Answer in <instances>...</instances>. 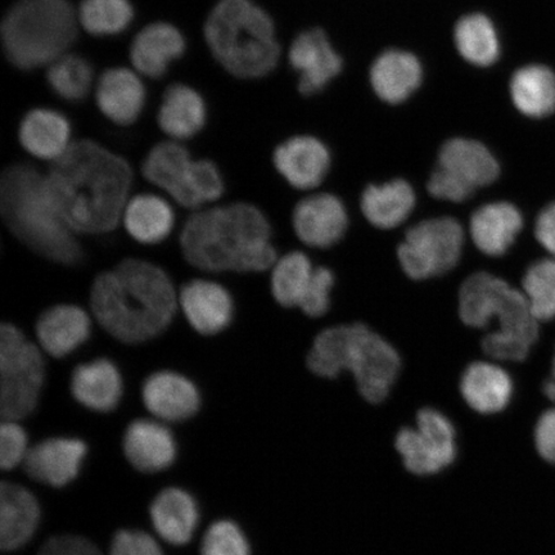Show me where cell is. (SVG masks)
<instances>
[{
  "mask_svg": "<svg viewBox=\"0 0 555 555\" xmlns=\"http://www.w3.org/2000/svg\"><path fill=\"white\" fill-rule=\"evenodd\" d=\"M87 454V443L78 437H48L34 443L23 466L31 480L64 488L78 477Z\"/></svg>",
  "mask_w": 555,
  "mask_h": 555,
  "instance_id": "16",
  "label": "cell"
},
{
  "mask_svg": "<svg viewBox=\"0 0 555 555\" xmlns=\"http://www.w3.org/2000/svg\"><path fill=\"white\" fill-rule=\"evenodd\" d=\"M466 234L450 217L421 221L405 233L398 247L402 272L411 280L426 281L453 270L462 259Z\"/></svg>",
  "mask_w": 555,
  "mask_h": 555,
  "instance_id": "12",
  "label": "cell"
},
{
  "mask_svg": "<svg viewBox=\"0 0 555 555\" xmlns=\"http://www.w3.org/2000/svg\"><path fill=\"white\" fill-rule=\"evenodd\" d=\"M143 176L190 210H201L224 193V180L218 166L208 159H192L190 151L176 141L155 145L145 157Z\"/></svg>",
  "mask_w": 555,
  "mask_h": 555,
  "instance_id": "10",
  "label": "cell"
},
{
  "mask_svg": "<svg viewBox=\"0 0 555 555\" xmlns=\"http://www.w3.org/2000/svg\"><path fill=\"white\" fill-rule=\"evenodd\" d=\"M29 436L16 421H2L0 425V467L12 470L24 464L30 450Z\"/></svg>",
  "mask_w": 555,
  "mask_h": 555,
  "instance_id": "41",
  "label": "cell"
},
{
  "mask_svg": "<svg viewBox=\"0 0 555 555\" xmlns=\"http://www.w3.org/2000/svg\"><path fill=\"white\" fill-rule=\"evenodd\" d=\"M92 317L75 304L48 308L35 323V337L41 351L53 359H65L92 336Z\"/></svg>",
  "mask_w": 555,
  "mask_h": 555,
  "instance_id": "19",
  "label": "cell"
},
{
  "mask_svg": "<svg viewBox=\"0 0 555 555\" xmlns=\"http://www.w3.org/2000/svg\"><path fill=\"white\" fill-rule=\"evenodd\" d=\"M78 11L67 0H20L5 13L7 59L20 69L51 66L78 38Z\"/></svg>",
  "mask_w": 555,
  "mask_h": 555,
  "instance_id": "8",
  "label": "cell"
},
{
  "mask_svg": "<svg viewBox=\"0 0 555 555\" xmlns=\"http://www.w3.org/2000/svg\"><path fill=\"white\" fill-rule=\"evenodd\" d=\"M522 287L537 321H552L555 318V260L533 262L526 270Z\"/></svg>",
  "mask_w": 555,
  "mask_h": 555,
  "instance_id": "39",
  "label": "cell"
},
{
  "mask_svg": "<svg viewBox=\"0 0 555 555\" xmlns=\"http://www.w3.org/2000/svg\"><path fill=\"white\" fill-rule=\"evenodd\" d=\"M333 287H335V274L332 270L324 267L315 268L308 294L298 309L310 318L323 317L330 310Z\"/></svg>",
  "mask_w": 555,
  "mask_h": 555,
  "instance_id": "42",
  "label": "cell"
},
{
  "mask_svg": "<svg viewBox=\"0 0 555 555\" xmlns=\"http://www.w3.org/2000/svg\"><path fill=\"white\" fill-rule=\"evenodd\" d=\"M37 555H103L92 541L78 535H57L44 541Z\"/></svg>",
  "mask_w": 555,
  "mask_h": 555,
  "instance_id": "44",
  "label": "cell"
},
{
  "mask_svg": "<svg viewBox=\"0 0 555 555\" xmlns=\"http://www.w3.org/2000/svg\"><path fill=\"white\" fill-rule=\"evenodd\" d=\"M535 237L546 251L555 255V201L538 215Z\"/></svg>",
  "mask_w": 555,
  "mask_h": 555,
  "instance_id": "46",
  "label": "cell"
},
{
  "mask_svg": "<svg viewBox=\"0 0 555 555\" xmlns=\"http://www.w3.org/2000/svg\"><path fill=\"white\" fill-rule=\"evenodd\" d=\"M93 67L79 54L66 53L48 66V82L54 93L69 102L85 100L93 86Z\"/></svg>",
  "mask_w": 555,
  "mask_h": 555,
  "instance_id": "38",
  "label": "cell"
},
{
  "mask_svg": "<svg viewBox=\"0 0 555 555\" xmlns=\"http://www.w3.org/2000/svg\"><path fill=\"white\" fill-rule=\"evenodd\" d=\"M535 446L544 461L555 464V409L540 416L535 428Z\"/></svg>",
  "mask_w": 555,
  "mask_h": 555,
  "instance_id": "45",
  "label": "cell"
},
{
  "mask_svg": "<svg viewBox=\"0 0 555 555\" xmlns=\"http://www.w3.org/2000/svg\"><path fill=\"white\" fill-rule=\"evenodd\" d=\"M179 310L201 337H218L234 319L233 296L217 281L196 278L179 289Z\"/></svg>",
  "mask_w": 555,
  "mask_h": 555,
  "instance_id": "15",
  "label": "cell"
},
{
  "mask_svg": "<svg viewBox=\"0 0 555 555\" xmlns=\"http://www.w3.org/2000/svg\"><path fill=\"white\" fill-rule=\"evenodd\" d=\"M522 229V212L504 201L477 208L469 220L472 241L490 258H501L508 253Z\"/></svg>",
  "mask_w": 555,
  "mask_h": 555,
  "instance_id": "23",
  "label": "cell"
},
{
  "mask_svg": "<svg viewBox=\"0 0 555 555\" xmlns=\"http://www.w3.org/2000/svg\"><path fill=\"white\" fill-rule=\"evenodd\" d=\"M315 268L307 255L293 251L278 259L270 274V289L278 305L300 308L314 276Z\"/></svg>",
  "mask_w": 555,
  "mask_h": 555,
  "instance_id": "36",
  "label": "cell"
},
{
  "mask_svg": "<svg viewBox=\"0 0 555 555\" xmlns=\"http://www.w3.org/2000/svg\"><path fill=\"white\" fill-rule=\"evenodd\" d=\"M395 447L412 474H439L455 461V428L446 414L434 408H425L416 414L415 428L400 429Z\"/></svg>",
  "mask_w": 555,
  "mask_h": 555,
  "instance_id": "13",
  "label": "cell"
},
{
  "mask_svg": "<svg viewBox=\"0 0 555 555\" xmlns=\"http://www.w3.org/2000/svg\"><path fill=\"white\" fill-rule=\"evenodd\" d=\"M124 377L113 360L96 358L74 367L69 392L89 412L113 413L124 397Z\"/></svg>",
  "mask_w": 555,
  "mask_h": 555,
  "instance_id": "21",
  "label": "cell"
},
{
  "mask_svg": "<svg viewBox=\"0 0 555 555\" xmlns=\"http://www.w3.org/2000/svg\"><path fill=\"white\" fill-rule=\"evenodd\" d=\"M206 117L203 96L189 86L173 85L164 94L157 119L164 133L178 142L197 135Z\"/></svg>",
  "mask_w": 555,
  "mask_h": 555,
  "instance_id": "34",
  "label": "cell"
},
{
  "mask_svg": "<svg viewBox=\"0 0 555 555\" xmlns=\"http://www.w3.org/2000/svg\"><path fill=\"white\" fill-rule=\"evenodd\" d=\"M454 44L461 57L476 67H490L501 57L498 30L483 13H469L457 20Z\"/></svg>",
  "mask_w": 555,
  "mask_h": 555,
  "instance_id": "35",
  "label": "cell"
},
{
  "mask_svg": "<svg viewBox=\"0 0 555 555\" xmlns=\"http://www.w3.org/2000/svg\"><path fill=\"white\" fill-rule=\"evenodd\" d=\"M185 52V40L176 26L155 23L145 26L130 47L131 64L141 75L163 78L173 61Z\"/></svg>",
  "mask_w": 555,
  "mask_h": 555,
  "instance_id": "27",
  "label": "cell"
},
{
  "mask_svg": "<svg viewBox=\"0 0 555 555\" xmlns=\"http://www.w3.org/2000/svg\"><path fill=\"white\" fill-rule=\"evenodd\" d=\"M121 221L131 238L154 246L169 237L176 225V214L165 198L143 193L128 201Z\"/></svg>",
  "mask_w": 555,
  "mask_h": 555,
  "instance_id": "32",
  "label": "cell"
},
{
  "mask_svg": "<svg viewBox=\"0 0 555 555\" xmlns=\"http://www.w3.org/2000/svg\"><path fill=\"white\" fill-rule=\"evenodd\" d=\"M47 190L61 218L78 235H102L121 223L133 171L127 159L94 141L73 142L52 163Z\"/></svg>",
  "mask_w": 555,
  "mask_h": 555,
  "instance_id": "1",
  "label": "cell"
},
{
  "mask_svg": "<svg viewBox=\"0 0 555 555\" xmlns=\"http://www.w3.org/2000/svg\"><path fill=\"white\" fill-rule=\"evenodd\" d=\"M40 505L30 490L15 482L0 485V550L13 552L29 543L40 522Z\"/></svg>",
  "mask_w": 555,
  "mask_h": 555,
  "instance_id": "24",
  "label": "cell"
},
{
  "mask_svg": "<svg viewBox=\"0 0 555 555\" xmlns=\"http://www.w3.org/2000/svg\"><path fill=\"white\" fill-rule=\"evenodd\" d=\"M46 360L37 343L13 322L0 325V418L23 422L37 412L46 386Z\"/></svg>",
  "mask_w": 555,
  "mask_h": 555,
  "instance_id": "9",
  "label": "cell"
},
{
  "mask_svg": "<svg viewBox=\"0 0 555 555\" xmlns=\"http://www.w3.org/2000/svg\"><path fill=\"white\" fill-rule=\"evenodd\" d=\"M0 211L10 232L39 258L67 268L85 260L79 235L55 210L46 176L33 166L12 165L3 172Z\"/></svg>",
  "mask_w": 555,
  "mask_h": 555,
  "instance_id": "4",
  "label": "cell"
},
{
  "mask_svg": "<svg viewBox=\"0 0 555 555\" xmlns=\"http://www.w3.org/2000/svg\"><path fill=\"white\" fill-rule=\"evenodd\" d=\"M278 172L296 190L309 191L321 185L331 168V154L318 138L298 135L278 145L274 152Z\"/></svg>",
  "mask_w": 555,
  "mask_h": 555,
  "instance_id": "22",
  "label": "cell"
},
{
  "mask_svg": "<svg viewBox=\"0 0 555 555\" xmlns=\"http://www.w3.org/2000/svg\"><path fill=\"white\" fill-rule=\"evenodd\" d=\"M416 203L413 186L402 179L366 186L360 199L364 218L373 227L390 231L411 217Z\"/></svg>",
  "mask_w": 555,
  "mask_h": 555,
  "instance_id": "33",
  "label": "cell"
},
{
  "mask_svg": "<svg viewBox=\"0 0 555 555\" xmlns=\"http://www.w3.org/2000/svg\"><path fill=\"white\" fill-rule=\"evenodd\" d=\"M20 142L29 154L46 162H57L72 145V127L57 111H30L20 125Z\"/></svg>",
  "mask_w": 555,
  "mask_h": 555,
  "instance_id": "30",
  "label": "cell"
},
{
  "mask_svg": "<svg viewBox=\"0 0 555 555\" xmlns=\"http://www.w3.org/2000/svg\"><path fill=\"white\" fill-rule=\"evenodd\" d=\"M134 18L129 0H82L78 10L79 25L94 37H109L128 29Z\"/></svg>",
  "mask_w": 555,
  "mask_h": 555,
  "instance_id": "37",
  "label": "cell"
},
{
  "mask_svg": "<svg viewBox=\"0 0 555 555\" xmlns=\"http://www.w3.org/2000/svg\"><path fill=\"white\" fill-rule=\"evenodd\" d=\"M457 311L467 327L486 330L492 321L499 327L482 339V350L499 362H524L539 337V324L524 293L502 278L486 272L463 282Z\"/></svg>",
  "mask_w": 555,
  "mask_h": 555,
  "instance_id": "5",
  "label": "cell"
},
{
  "mask_svg": "<svg viewBox=\"0 0 555 555\" xmlns=\"http://www.w3.org/2000/svg\"><path fill=\"white\" fill-rule=\"evenodd\" d=\"M141 398L145 411L166 425H178L193 418L203 406L199 388L185 374L159 370L144 379Z\"/></svg>",
  "mask_w": 555,
  "mask_h": 555,
  "instance_id": "14",
  "label": "cell"
},
{
  "mask_svg": "<svg viewBox=\"0 0 555 555\" xmlns=\"http://www.w3.org/2000/svg\"><path fill=\"white\" fill-rule=\"evenodd\" d=\"M101 113L117 125L137 121L145 104V88L138 74L129 68H109L101 75L95 89Z\"/></svg>",
  "mask_w": 555,
  "mask_h": 555,
  "instance_id": "26",
  "label": "cell"
},
{
  "mask_svg": "<svg viewBox=\"0 0 555 555\" xmlns=\"http://www.w3.org/2000/svg\"><path fill=\"white\" fill-rule=\"evenodd\" d=\"M205 38L215 60L235 78H262L281 57L273 20L253 0H220L207 17Z\"/></svg>",
  "mask_w": 555,
  "mask_h": 555,
  "instance_id": "7",
  "label": "cell"
},
{
  "mask_svg": "<svg viewBox=\"0 0 555 555\" xmlns=\"http://www.w3.org/2000/svg\"><path fill=\"white\" fill-rule=\"evenodd\" d=\"M544 392L547 398L555 401V357L553 360L552 377L545 382Z\"/></svg>",
  "mask_w": 555,
  "mask_h": 555,
  "instance_id": "47",
  "label": "cell"
},
{
  "mask_svg": "<svg viewBox=\"0 0 555 555\" xmlns=\"http://www.w3.org/2000/svg\"><path fill=\"white\" fill-rule=\"evenodd\" d=\"M289 62L300 74L298 90L307 96L323 92L344 67L341 55L333 48L328 35L319 27L298 35L291 46Z\"/></svg>",
  "mask_w": 555,
  "mask_h": 555,
  "instance_id": "17",
  "label": "cell"
},
{
  "mask_svg": "<svg viewBox=\"0 0 555 555\" xmlns=\"http://www.w3.org/2000/svg\"><path fill=\"white\" fill-rule=\"evenodd\" d=\"M269 220L246 203L201 208L179 234L183 259L199 272L256 274L268 272L278 259Z\"/></svg>",
  "mask_w": 555,
  "mask_h": 555,
  "instance_id": "3",
  "label": "cell"
},
{
  "mask_svg": "<svg viewBox=\"0 0 555 555\" xmlns=\"http://www.w3.org/2000/svg\"><path fill=\"white\" fill-rule=\"evenodd\" d=\"M122 451L131 467L141 474H159L177 461L176 435L155 418L131 421L122 435Z\"/></svg>",
  "mask_w": 555,
  "mask_h": 555,
  "instance_id": "18",
  "label": "cell"
},
{
  "mask_svg": "<svg viewBox=\"0 0 555 555\" xmlns=\"http://www.w3.org/2000/svg\"><path fill=\"white\" fill-rule=\"evenodd\" d=\"M460 388L472 411L482 415L503 412L515 391L509 374L490 362L469 364L462 374Z\"/></svg>",
  "mask_w": 555,
  "mask_h": 555,
  "instance_id": "28",
  "label": "cell"
},
{
  "mask_svg": "<svg viewBox=\"0 0 555 555\" xmlns=\"http://www.w3.org/2000/svg\"><path fill=\"white\" fill-rule=\"evenodd\" d=\"M501 172V164L483 143L453 138L442 144L427 191L436 199L461 204L494 184Z\"/></svg>",
  "mask_w": 555,
  "mask_h": 555,
  "instance_id": "11",
  "label": "cell"
},
{
  "mask_svg": "<svg viewBox=\"0 0 555 555\" xmlns=\"http://www.w3.org/2000/svg\"><path fill=\"white\" fill-rule=\"evenodd\" d=\"M293 224L304 245L330 248L344 238L349 227V215L343 201L335 194H314L297 204Z\"/></svg>",
  "mask_w": 555,
  "mask_h": 555,
  "instance_id": "20",
  "label": "cell"
},
{
  "mask_svg": "<svg viewBox=\"0 0 555 555\" xmlns=\"http://www.w3.org/2000/svg\"><path fill=\"white\" fill-rule=\"evenodd\" d=\"M513 106L531 120L555 114V73L550 66L531 64L519 67L509 81Z\"/></svg>",
  "mask_w": 555,
  "mask_h": 555,
  "instance_id": "31",
  "label": "cell"
},
{
  "mask_svg": "<svg viewBox=\"0 0 555 555\" xmlns=\"http://www.w3.org/2000/svg\"><path fill=\"white\" fill-rule=\"evenodd\" d=\"M201 555H251L248 540L233 520L220 519L208 526L203 541Z\"/></svg>",
  "mask_w": 555,
  "mask_h": 555,
  "instance_id": "40",
  "label": "cell"
},
{
  "mask_svg": "<svg viewBox=\"0 0 555 555\" xmlns=\"http://www.w3.org/2000/svg\"><path fill=\"white\" fill-rule=\"evenodd\" d=\"M150 517L159 538L172 545L189 544L198 525V506L183 489L166 488L150 506Z\"/></svg>",
  "mask_w": 555,
  "mask_h": 555,
  "instance_id": "29",
  "label": "cell"
},
{
  "mask_svg": "<svg viewBox=\"0 0 555 555\" xmlns=\"http://www.w3.org/2000/svg\"><path fill=\"white\" fill-rule=\"evenodd\" d=\"M308 366L322 378L333 379L351 372L360 395L372 404H380L399 377L401 358L377 332L353 323L319 333L309 351Z\"/></svg>",
  "mask_w": 555,
  "mask_h": 555,
  "instance_id": "6",
  "label": "cell"
},
{
  "mask_svg": "<svg viewBox=\"0 0 555 555\" xmlns=\"http://www.w3.org/2000/svg\"><path fill=\"white\" fill-rule=\"evenodd\" d=\"M370 78L373 92L380 101L400 104L422 86L423 67L412 52L388 50L374 60Z\"/></svg>",
  "mask_w": 555,
  "mask_h": 555,
  "instance_id": "25",
  "label": "cell"
},
{
  "mask_svg": "<svg viewBox=\"0 0 555 555\" xmlns=\"http://www.w3.org/2000/svg\"><path fill=\"white\" fill-rule=\"evenodd\" d=\"M109 555H164V553L150 533L138 530H119L111 543Z\"/></svg>",
  "mask_w": 555,
  "mask_h": 555,
  "instance_id": "43",
  "label": "cell"
},
{
  "mask_svg": "<svg viewBox=\"0 0 555 555\" xmlns=\"http://www.w3.org/2000/svg\"><path fill=\"white\" fill-rule=\"evenodd\" d=\"M89 308L96 324L117 343L144 345L176 321L179 291L157 263L127 258L95 275Z\"/></svg>",
  "mask_w": 555,
  "mask_h": 555,
  "instance_id": "2",
  "label": "cell"
}]
</instances>
